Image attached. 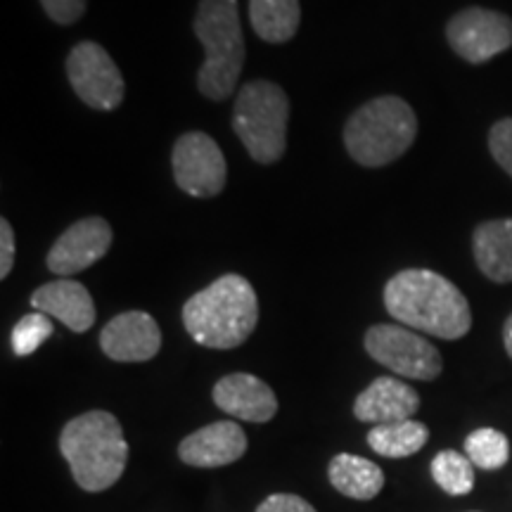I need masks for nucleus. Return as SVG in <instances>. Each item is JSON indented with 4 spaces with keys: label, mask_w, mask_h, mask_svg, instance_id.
Masks as SVG:
<instances>
[{
    "label": "nucleus",
    "mask_w": 512,
    "mask_h": 512,
    "mask_svg": "<svg viewBox=\"0 0 512 512\" xmlns=\"http://www.w3.org/2000/svg\"><path fill=\"white\" fill-rule=\"evenodd\" d=\"M256 512H316V508L302 496L294 494H273L256 508Z\"/></svg>",
    "instance_id": "nucleus-26"
},
{
    "label": "nucleus",
    "mask_w": 512,
    "mask_h": 512,
    "mask_svg": "<svg viewBox=\"0 0 512 512\" xmlns=\"http://www.w3.org/2000/svg\"><path fill=\"white\" fill-rule=\"evenodd\" d=\"M290 100L273 81H249L240 88L233 110V128L249 157L259 164H275L287 150Z\"/></svg>",
    "instance_id": "nucleus-6"
},
{
    "label": "nucleus",
    "mask_w": 512,
    "mask_h": 512,
    "mask_svg": "<svg viewBox=\"0 0 512 512\" xmlns=\"http://www.w3.org/2000/svg\"><path fill=\"white\" fill-rule=\"evenodd\" d=\"M418 136V117L406 100L382 95L351 114L344 145L361 166L377 169L399 159Z\"/></svg>",
    "instance_id": "nucleus-5"
},
{
    "label": "nucleus",
    "mask_w": 512,
    "mask_h": 512,
    "mask_svg": "<svg viewBox=\"0 0 512 512\" xmlns=\"http://www.w3.org/2000/svg\"><path fill=\"white\" fill-rule=\"evenodd\" d=\"M465 453L479 470H501L510 458V441L503 432L482 427L465 439Z\"/></svg>",
    "instance_id": "nucleus-22"
},
{
    "label": "nucleus",
    "mask_w": 512,
    "mask_h": 512,
    "mask_svg": "<svg viewBox=\"0 0 512 512\" xmlns=\"http://www.w3.org/2000/svg\"><path fill=\"white\" fill-rule=\"evenodd\" d=\"M60 451L74 482L91 494L117 484L128 463L124 430L107 411H88L69 420L60 434Z\"/></svg>",
    "instance_id": "nucleus-3"
},
{
    "label": "nucleus",
    "mask_w": 512,
    "mask_h": 512,
    "mask_svg": "<svg viewBox=\"0 0 512 512\" xmlns=\"http://www.w3.org/2000/svg\"><path fill=\"white\" fill-rule=\"evenodd\" d=\"M31 306L67 325L72 332H86L95 323V304L91 292L76 280L62 278L31 294Z\"/></svg>",
    "instance_id": "nucleus-16"
},
{
    "label": "nucleus",
    "mask_w": 512,
    "mask_h": 512,
    "mask_svg": "<svg viewBox=\"0 0 512 512\" xmlns=\"http://www.w3.org/2000/svg\"><path fill=\"white\" fill-rule=\"evenodd\" d=\"M67 76L74 93L93 110H117L124 100V76L112 55L98 43L83 41L72 48L67 57Z\"/></svg>",
    "instance_id": "nucleus-8"
},
{
    "label": "nucleus",
    "mask_w": 512,
    "mask_h": 512,
    "mask_svg": "<svg viewBox=\"0 0 512 512\" xmlns=\"http://www.w3.org/2000/svg\"><path fill=\"white\" fill-rule=\"evenodd\" d=\"M247 434L238 422H211L202 430L192 432L178 446V456L192 467H223L245 456Z\"/></svg>",
    "instance_id": "nucleus-13"
},
{
    "label": "nucleus",
    "mask_w": 512,
    "mask_h": 512,
    "mask_svg": "<svg viewBox=\"0 0 512 512\" xmlns=\"http://www.w3.org/2000/svg\"><path fill=\"white\" fill-rule=\"evenodd\" d=\"M171 164L178 188L192 197H216L226 188V157L207 133L190 131L178 138Z\"/></svg>",
    "instance_id": "nucleus-9"
},
{
    "label": "nucleus",
    "mask_w": 512,
    "mask_h": 512,
    "mask_svg": "<svg viewBox=\"0 0 512 512\" xmlns=\"http://www.w3.org/2000/svg\"><path fill=\"white\" fill-rule=\"evenodd\" d=\"M249 22L256 36L268 43H285L302 22L299 0H249Z\"/></svg>",
    "instance_id": "nucleus-19"
},
{
    "label": "nucleus",
    "mask_w": 512,
    "mask_h": 512,
    "mask_svg": "<svg viewBox=\"0 0 512 512\" xmlns=\"http://www.w3.org/2000/svg\"><path fill=\"white\" fill-rule=\"evenodd\" d=\"M366 351L380 366L411 380H437L444 368L439 349L401 325H373L366 332Z\"/></svg>",
    "instance_id": "nucleus-7"
},
{
    "label": "nucleus",
    "mask_w": 512,
    "mask_h": 512,
    "mask_svg": "<svg viewBox=\"0 0 512 512\" xmlns=\"http://www.w3.org/2000/svg\"><path fill=\"white\" fill-rule=\"evenodd\" d=\"M479 271L494 283H512V219L486 221L472 235Z\"/></svg>",
    "instance_id": "nucleus-17"
},
{
    "label": "nucleus",
    "mask_w": 512,
    "mask_h": 512,
    "mask_svg": "<svg viewBox=\"0 0 512 512\" xmlns=\"http://www.w3.org/2000/svg\"><path fill=\"white\" fill-rule=\"evenodd\" d=\"M384 306L389 316L406 328L439 339H460L472 328V311L465 294L444 275L427 268H408L389 278Z\"/></svg>",
    "instance_id": "nucleus-1"
},
{
    "label": "nucleus",
    "mask_w": 512,
    "mask_h": 512,
    "mask_svg": "<svg viewBox=\"0 0 512 512\" xmlns=\"http://www.w3.org/2000/svg\"><path fill=\"white\" fill-rule=\"evenodd\" d=\"M214 403L223 413L247 422H268L278 413V399L273 389L249 373L221 377L214 387Z\"/></svg>",
    "instance_id": "nucleus-14"
},
{
    "label": "nucleus",
    "mask_w": 512,
    "mask_h": 512,
    "mask_svg": "<svg viewBox=\"0 0 512 512\" xmlns=\"http://www.w3.org/2000/svg\"><path fill=\"white\" fill-rule=\"evenodd\" d=\"M50 335H53V320H50V316L41 311L29 313L12 330V351L17 356H31Z\"/></svg>",
    "instance_id": "nucleus-23"
},
{
    "label": "nucleus",
    "mask_w": 512,
    "mask_h": 512,
    "mask_svg": "<svg viewBox=\"0 0 512 512\" xmlns=\"http://www.w3.org/2000/svg\"><path fill=\"white\" fill-rule=\"evenodd\" d=\"M100 347L107 358L119 363L150 361L162 349L157 320L145 311H126L114 316L100 332Z\"/></svg>",
    "instance_id": "nucleus-12"
},
{
    "label": "nucleus",
    "mask_w": 512,
    "mask_h": 512,
    "mask_svg": "<svg viewBox=\"0 0 512 512\" xmlns=\"http://www.w3.org/2000/svg\"><path fill=\"white\" fill-rule=\"evenodd\" d=\"M489 150L496 162L512 176V119H501L491 128Z\"/></svg>",
    "instance_id": "nucleus-24"
},
{
    "label": "nucleus",
    "mask_w": 512,
    "mask_h": 512,
    "mask_svg": "<svg viewBox=\"0 0 512 512\" xmlns=\"http://www.w3.org/2000/svg\"><path fill=\"white\" fill-rule=\"evenodd\" d=\"M503 342H505V351H508L512 358V316L505 320V328H503Z\"/></svg>",
    "instance_id": "nucleus-28"
},
{
    "label": "nucleus",
    "mask_w": 512,
    "mask_h": 512,
    "mask_svg": "<svg viewBox=\"0 0 512 512\" xmlns=\"http://www.w3.org/2000/svg\"><path fill=\"white\" fill-rule=\"evenodd\" d=\"M446 38L463 60L482 64L512 46V19L494 10L467 8L448 22Z\"/></svg>",
    "instance_id": "nucleus-10"
},
{
    "label": "nucleus",
    "mask_w": 512,
    "mask_h": 512,
    "mask_svg": "<svg viewBox=\"0 0 512 512\" xmlns=\"http://www.w3.org/2000/svg\"><path fill=\"white\" fill-rule=\"evenodd\" d=\"M330 482L342 496L354 501H370L382 491L384 475L380 465L354 453H339L330 463Z\"/></svg>",
    "instance_id": "nucleus-18"
},
{
    "label": "nucleus",
    "mask_w": 512,
    "mask_h": 512,
    "mask_svg": "<svg viewBox=\"0 0 512 512\" xmlns=\"http://www.w3.org/2000/svg\"><path fill=\"white\" fill-rule=\"evenodd\" d=\"M420 408V396L411 384L396 377H377L366 392L358 394L354 415L370 425H389V422L413 420Z\"/></svg>",
    "instance_id": "nucleus-15"
},
{
    "label": "nucleus",
    "mask_w": 512,
    "mask_h": 512,
    "mask_svg": "<svg viewBox=\"0 0 512 512\" xmlns=\"http://www.w3.org/2000/svg\"><path fill=\"white\" fill-rule=\"evenodd\" d=\"M430 439V430L418 420L389 422V425H375L368 432V444L375 453L384 458H408L415 456Z\"/></svg>",
    "instance_id": "nucleus-20"
},
{
    "label": "nucleus",
    "mask_w": 512,
    "mask_h": 512,
    "mask_svg": "<svg viewBox=\"0 0 512 512\" xmlns=\"http://www.w3.org/2000/svg\"><path fill=\"white\" fill-rule=\"evenodd\" d=\"M183 323L202 347H240L259 323V299L252 283L238 273L221 275L207 290L192 294L185 302Z\"/></svg>",
    "instance_id": "nucleus-2"
},
{
    "label": "nucleus",
    "mask_w": 512,
    "mask_h": 512,
    "mask_svg": "<svg viewBox=\"0 0 512 512\" xmlns=\"http://www.w3.org/2000/svg\"><path fill=\"white\" fill-rule=\"evenodd\" d=\"M15 264V230L8 219H0V278H8Z\"/></svg>",
    "instance_id": "nucleus-27"
},
{
    "label": "nucleus",
    "mask_w": 512,
    "mask_h": 512,
    "mask_svg": "<svg viewBox=\"0 0 512 512\" xmlns=\"http://www.w3.org/2000/svg\"><path fill=\"white\" fill-rule=\"evenodd\" d=\"M112 240V226L100 216L76 221L55 240L53 249L48 252V268L64 278L86 271L110 252Z\"/></svg>",
    "instance_id": "nucleus-11"
},
{
    "label": "nucleus",
    "mask_w": 512,
    "mask_h": 512,
    "mask_svg": "<svg viewBox=\"0 0 512 512\" xmlns=\"http://www.w3.org/2000/svg\"><path fill=\"white\" fill-rule=\"evenodd\" d=\"M41 5L57 24H74L86 12V0H41Z\"/></svg>",
    "instance_id": "nucleus-25"
},
{
    "label": "nucleus",
    "mask_w": 512,
    "mask_h": 512,
    "mask_svg": "<svg viewBox=\"0 0 512 512\" xmlns=\"http://www.w3.org/2000/svg\"><path fill=\"white\" fill-rule=\"evenodd\" d=\"M432 477L446 494L465 496L475 486V465L458 451H441L432 460Z\"/></svg>",
    "instance_id": "nucleus-21"
},
{
    "label": "nucleus",
    "mask_w": 512,
    "mask_h": 512,
    "mask_svg": "<svg viewBox=\"0 0 512 512\" xmlns=\"http://www.w3.org/2000/svg\"><path fill=\"white\" fill-rule=\"evenodd\" d=\"M192 29L207 50L197 74V88L209 100L221 102L230 98L245 64L238 0H202Z\"/></svg>",
    "instance_id": "nucleus-4"
}]
</instances>
